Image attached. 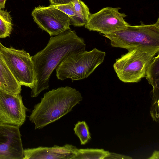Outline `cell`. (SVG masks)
<instances>
[{"instance_id":"1","label":"cell","mask_w":159,"mask_h":159,"mask_svg":"<svg viewBox=\"0 0 159 159\" xmlns=\"http://www.w3.org/2000/svg\"><path fill=\"white\" fill-rule=\"evenodd\" d=\"M85 48L84 39L71 29L51 36L45 47L32 56L35 81L31 96L36 97L48 89L50 77L58 65L69 55Z\"/></svg>"},{"instance_id":"2","label":"cell","mask_w":159,"mask_h":159,"mask_svg":"<svg viewBox=\"0 0 159 159\" xmlns=\"http://www.w3.org/2000/svg\"><path fill=\"white\" fill-rule=\"evenodd\" d=\"M82 99L80 92L70 87L53 89L44 93L34 106L29 120L35 129H42L70 112Z\"/></svg>"},{"instance_id":"3","label":"cell","mask_w":159,"mask_h":159,"mask_svg":"<svg viewBox=\"0 0 159 159\" xmlns=\"http://www.w3.org/2000/svg\"><path fill=\"white\" fill-rule=\"evenodd\" d=\"M113 65L119 79L125 83H137L146 76L147 70L159 53V47L141 46L128 50Z\"/></svg>"},{"instance_id":"4","label":"cell","mask_w":159,"mask_h":159,"mask_svg":"<svg viewBox=\"0 0 159 159\" xmlns=\"http://www.w3.org/2000/svg\"><path fill=\"white\" fill-rule=\"evenodd\" d=\"M103 36L110 40L112 46L128 50L141 46L159 47V19L153 24L129 25Z\"/></svg>"},{"instance_id":"5","label":"cell","mask_w":159,"mask_h":159,"mask_svg":"<svg viewBox=\"0 0 159 159\" xmlns=\"http://www.w3.org/2000/svg\"><path fill=\"white\" fill-rule=\"evenodd\" d=\"M105 55L96 48L72 54L56 68L57 78L61 80L69 78L72 81L86 78L102 63Z\"/></svg>"},{"instance_id":"6","label":"cell","mask_w":159,"mask_h":159,"mask_svg":"<svg viewBox=\"0 0 159 159\" xmlns=\"http://www.w3.org/2000/svg\"><path fill=\"white\" fill-rule=\"evenodd\" d=\"M0 53L10 71L21 86L33 87L35 81L32 56L24 49L7 48L0 41Z\"/></svg>"},{"instance_id":"7","label":"cell","mask_w":159,"mask_h":159,"mask_svg":"<svg viewBox=\"0 0 159 159\" xmlns=\"http://www.w3.org/2000/svg\"><path fill=\"white\" fill-rule=\"evenodd\" d=\"M31 15L39 28L47 32L51 36L57 35L71 29L69 16L50 5L35 7L32 11Z\"/></svg>"},{"instance_id":"8","label":"cell","mask_w":159,"mask_h":159,"mask_svg":"<svg viewBox=\"0 0 159 159\" xmlns=\"http://www.w3.org/2000/svg\"><path fill=\"white\" fill-rule=\"evenodd\" d=\"M120 7H107L90 14L84 25L89 31H96L103 34L117 31L129 25L124 18L127 16L119 11Z\"/></svg>"},{"instance_id":"9","label":"cell","mask_w":159,"mask_h":159,"mask_svg":"<svg viewBox=\"0 0 159 159\" xmlns=\"http://www.w3.org/2000/svg\"><path fill=\"white\" fill-rule=\"evenodd\" d=\"M27 109L20 94L0 89V122L21 126L25 122Z\"/></svg>"},{"instance_id":"10","label":"cell","mask_w":159,"mask_h":159,"mask_svg":"<svg viewBox=\"0 0 159 159\" xmlns=\"http://www.w3.org/2000/svg\"><path fill=\"white\" fill-rule=\"evenodd\" d=\"M19 127L0 122V159H23Z\"/></svg>"},{"instance_id":"11","label":"cell","mask_w":159,"mask_h":159,"mask_svg":"<svg viewBox=\"0 0 159 159\" xmlns=\"http://www.w3.org/2000/svg\"><path fill=\"white\" fill-rule=\"evenodd\" d=\"M76 148L72 145L66 144L62 147L54 145L52 147L25 149L23 159H73Z\"/></svg>"},{"instance_id":"12","label":"cell","mask_w":159,"mask_h":159,"mask_svg":"<svg viewBox=\"0 0 159 159\" xmlns=\"http://www.w3.org/2000/svg\"><path fill=\"white\" fill-rule=\"evenodd\" d=\"M0 89L14 94H20L21 85L17 82L0 53Z\"/></svg>"},{"instance_id":"13","label":"cell","mask_w":159,"mask_h":159,"mask_svg":"<svg viewBox=\"0 0 159 159\" xmlns=\"http://www.w3.org/2000/svg\"><path fill=\"white\" fill-rule=\"evenodd\" d=\"M75 15L70 19V24L77 27L84 26L90 15L89 9L81 0H74Z\"/></svg>"},{"instance_id":"14","label":"cell","mask_w":159,"mask_h":159,"mask_svg":"<svg viewBox=\"0 0 159 159\" xmlns=\"http://www.w3.org/2000/svg\"><path fill=\"white\" fill-rule=\"evenodd\" d=\"M159 53L154 57L148 67L145 77L149 84L153 87L154 96H158L159 91Z\"/></svg>"},{"instance_id":"15","label":"cell","mask_w":159,"mask_h":159,"mask_svg":"<svg viewBox=\"0 0 159 159\" xmlns=\"http://www.w3.org/2000/svg\"><path fill=\"white\" fill-rule=\"evenodd\" d=\"M109 152L103 149H78L76 148L75 151V155L73 159H105L109 155Z\"/></svg>"},{"instance_id":"16","label":"cell","mask_w":159,"mask_h":159,"mask_svg":"<svg viewBox=\"0 0 159 159\" xmlns=\"http://www.w3.org/2000/svg\"><path fill=\"white\" fill-rule=\"evenodd\" d=\"M12 29V19L9 12L0 9V38L9 37Z\"/></svg>"},{"instance_id":"17","label":"cell","mask_w":159,"mask_h":159,"mask_svg":"<svg viewBox=\"0 0 159 159\" xmlns=\"http://www.w3.org/2000/svg\"><path fill=\"white\" fill-rule=\"evenodd\" d=\"M74 130L81 145L85 144L91 139L89 127L85 121H78L75 125Z\"/></svg>"},{"instance_id":"18","label":"cell","mask_w":159,"mask_h":159,"mask_svg":"<svg viewBox=\"0 0 159 159\" xmlns=\"http://www.w3.org/2000/svg\"><path fill=\"white\" fill-rule=\"evenodd\" d=\"M50 6L59 10L68 15L70 19L75 15L74 5L73 2L66 4H51Z\"/></svg>"},{"instance_id":"19","label":"cell","mask_w":159,"mask_h":159,"mask_svg":"<svg viewBox=\"0 0 159 159\" xmlns=\"http://www.w3.org/2000/svg\"><path fill=\"white\" fill-rule=\"evenodd\" d=\"M132 159V158L126 156L114 153L109 152V155L105 159Z\"/></svg>"},{"instance_id":"20","label":"cell","mask_w":159,"mask_h":159,"mask_svg":"<svg viewBox=\"0 0 159 159\" xmlns=\"http://www.w3.org/2000/svg\"><path fill=\"white\" fill-rule=\"evenodd\" d=\"M51 5L66 4L73 2L74 0H49Z\"/></svg>"},{"instance_id":"21","label":"cell","mask_w":159,"mask_h":159,"mask_svg":"<svg viewBox=\"0 0 159 159\" xmlns=\"http://www.w3.org/2000/svg\"><path fill=\"white\" fill-rule=\"evenodd\" d=\"M148 159H159V151H155L153 152L152 155Z\"/></svg>"},{"instance_id":"22","label":"cell","mask_w":159,"mask_h":159,"mask_svg":"<svg viewBox=\"0 0 159 159\" xmlns=\"http://www.w3.org/2000/svg\"><path fill=\"white\" fill-rule=\"evenodd\" d=\"M7 0H0V9H4L5 7V4Z\"/></svg>"}]
</instances>
